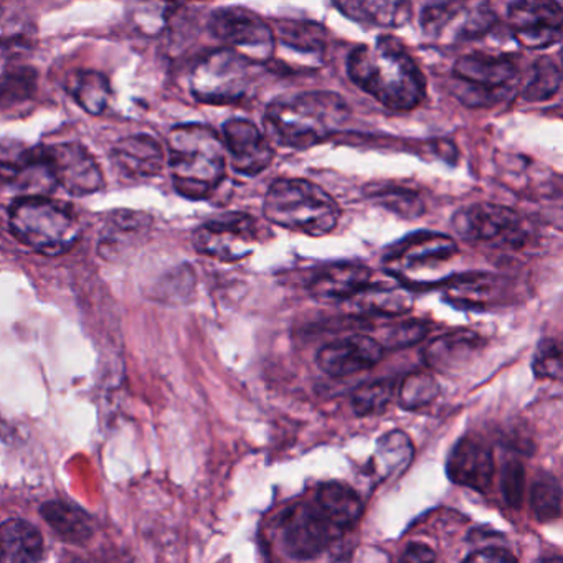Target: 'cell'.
Returning <instances> with one entry per match:
<instances>
[{"label": "cell", "instance_id": "cell-28", "mask_svg": "<svg viewBox=\"0 0 563 563\" xmlns=\"http://www.w3.org/2000/svg\"><path fill=\"white\" fill-rule=\"evenodd\" d=\"M41 514L47 520L48 526L65 542L81 545L93 536L90 517L84 510L70 506V504L62 503V500H51V503H45L42 506Z\"/></svg>", "mask_w": 563, "mask_h": 563}, {"label": "cell", "instance_id": "cell-40", "mask_svg": "<svg viewBox=\"0 0 563 563\" xmlns=\"http://www.w3.org/2000/svg\"><path fill=\"white\" fill-rule=\"evenodd\" d=\"M500 489L507 506L520 509L526 490V470L519 460L506 461L500 473Z\"/></svg>", "mask_w": 563, "mask_h": 563}, {"label": "cell", "instance_id": "cell-14", "mask_svg": "<svg viewBox=\"0 0 563 563\" xmlns=\"http://www.w3.org/2000/svg\"><path fill=\"white\" fill-rule=\"evenodd\" d=\"M509 24L514 37L530 51H542L562 38L563 9L559 2H514L509 5Z\"/></svg>", "mask_w": 563, "mask_h": 563}, {"label": "cell", "instance_id": "cell-5", "mask_svg": "<svg viewBox=\"0 0 563 563\" xmlns=\"http://www.w3.org/2000/svg\"><path fill=\"white\" fill-rule=\"evenodd\" d=\"M9 225L24 245L47 256L70 252L81 233L75 210L48 197L15 200L9 212Z\"/></svg>", "mask_w": 563, "mask_h": 563}, {"label": "cell", "instance_id": "cell-19", "mask_svg": "<svg viewBox=\"0 0 563 563\" xmlns=\"http://www.w3.org/2000/svg\"><path fill=\"white\" fill-rule=\"evenodd\" d=\"M446 471L448 477L454 484L486 493L496 473L493 451L483 441L470 437L461 438L451 450Z\"/></svg>", "mask_w": 563, "mask_h": 563}, {"label": "cell", "instance_id": "cell-8", "mask_svg": "<svg viewBox=\"0 0 563 563\" xmlns=\"http://www.w3.org/2000/svg\"><path fill=\"white\" fill-rule=\"evenodd\" d=\"M456 97L470 107H493L512 90L519 68L507 55L474 54L457 58L453 68Z\"/></svg>", "mask_w": 563, "mask_h": 563}, {"label": "cell", "instance_id": "cell-1", "mask_svg": "<svg viewBox=\"0 0 563 563\" xmlns=\"http://www.w3.org/2000/svg\"><path fill=\"white\" fill-rule=\"evenodd\" d=\"M347 74L351 81L388 110H415L427 97L420 67L391 35H380L372 45L355 47L349 55Z\"/></svg>", "mask_w": 563, "mask_h": 563}, {"label": "cell", "instance_id": "cell-15", "mask_svg": "<svg viewBox=\"0 0 563 563\" xmlns=\"http://www.w3.org/2000/svg\"><path fill=\"white\" fill-rule=\"evenodd\" d=\"M44 153L55 183L71 196H90L103 189V173L87 147L75 143L57 144L44 147Z\"/></svg>", "mask_w": 563, "mask_h": 563}, {"label": "cell", "instance_id": "cell-16", "mask_svg": "<svg viewBox=\"0 0 563 563\" xmlns=\"http://www.w3.org/2000/svg\"><path fill=\"white\" fill-rule=\"evenodd\" d=\"M223 146L230 156L233 170L243 176H258L275 159L272 141L249 120L233 118L223 124Z\"/></svg>", "mask_w": 563, "mask_h": 563}, {"label": "cell", "instance_id": "cell-4", "mask_svg": "<svg viewBox=\"0 0 563 563\" xmlns=\"http://www.w3.org/2000/svg\"><path fill=\"white\" fill-rule=\"evenodd\" d=\"M263 213L273 225L309 236H324L338 227L341 207L318 184L278 179L266 192Z\"/></svg>", "mask_w": 563, "mask_h": 563}, {"label": "cell", "instance_id": "cell-39", "mask_svg": "<svg viewBox=\"0 0 563 563\" xmlns=\"http://www.w3.org/2000/svg\"><path fill=\"white\" fill-rule=\"evenodd\" d=\"M430 332V325L424 321H404L390 325L385 331L384 342H380L384 349H404L418 344L423 341Z\"/></svg>", "mask_w": 563, "mask_h": 563}, {"label": "cell", "instance_id": "cell-26", "mask_svg": "<svg viewBox=\"0 0 563 563\" xmlns=\"http://www.w3.org/2000/svg\"><path fill=\"white\" fill-rule=\"evenodd\" d=\"M314 506L335 530L351 529L364 512L361 496L344 483L322 484L316 494Z\"/></svg>", "mask_w": 563, "mask_h": 563}, {"label": "cell", "instance_id": "cell-29", "mask_svg": "<svg viewBox=\"0 0 563 563\" xmlns=\"http://www.w3.org/2000/svg\"><path fill=\"white\" fill-rule=\"evenodd\" d=\"M415 448L408 434L394 430L377 441V453L374 457V473L380 479L397 476L407 470L413 460Z\"/></svg>", "mask_w": 563, "mask_h": 563}, {"label": "cell", "instance_id": "cell-11", "mask_svg": "<svg viewBox=\"0 0 563 563\" xmlns=\"http://www.w3.org/2000/svg\"><path fill=\"white\" fill-rule=\"evenodd\" d=\"M209 29L219 41L246 51L245 57L255 64L269 60L275 54V32L262 18L246 9H217L210 15Z\"/></svg>", "mask_w": 563, "mask_h": 563}, {"label": "cell", "instance_id": "cell-31", "mask_svg": "<svg viewBox=\"0 0 563 563\" xmlns=\"http://www.w3.org/2000/svg\"><path fill=\"white\" fill-rule=\"evenodd\" d=\"M70 93L87 113L95 117L107 110L111 97L107 77L98 71H78L71 78Z\"/></svg>", "mask_w": 563, "mask_h": 563}, {"label": "cell", "instance_id": "cell-12", "mask_svg": "<svg viewBox=\"0 0 563 563\" xmlns=\"http://www.w3.org/2000/svg\"><path fill=\"white\" fill-rule=\"evenodd\" d=\"M496 22V12L486 4L440 2L427 5L421 12V29L430 38H443L450 34L456 42L474 41L486 35Z\"/></svg>", "mask_w": 563, "mask_h": 563}, {"label": "cell", "instance_id": "cell-3", "mask_svg": "<svg viewBox=\"0 0 563 563\" xmlns=\"http://www.w3.org/2000/svg\"><path fill=\"white\" fill-rule=\"evenodd\" d=\"M174 187L189 200H206L225 179L227 151L212 128L180 124L167 136Z\"/></svg>", "mask_w": 563, "mask_h": 563}, {"label": "cell", "instance_id": "cell-20", "mask_svg": "<svg viewBox=\"0 0 563 563\" xmlns=\"http://www.w3.org/2000/svg\"><path fill=\"white\" fill-rule=\"evenodd\" d=\"M153 217L134 210H117L108 216L98 242V255L107 262H120L150 235Z\"/></svg>", "mask_w": 563, "mask_h": 563}, {"label": "cell", "instance_id": "cell-38", "mask_svg": "<svg viewBox=\"0 0 563 563\" xmlns=\"http://www.w3.org/2000/svg\"><path fill=\"white\" fill-rule=\"evenodd\" d=\"M29 159H31L29 147L14 141L0 140V184L15 186L27 167Z\"/></svg>", "mask_w": 563, "mask_h": 563}, {"label": "cell", "instance_id": "cell-30", "mask_svg": "<svg viewBox=\"0 0 563 563\" xmlns=\"http://www.w3.org/2000/svg\"><path fill=\"white\" fill-rule=\"evenodd\" d=\"M279 42L302 55H321L325 51L328 32L314 22L283 21L276 24Z\"/></svg>", "mask_w": 563, "mask_h": 563}, {"label": "cell", "instance_id": "cell-6", "mask_svg": "<svg viewBox=\"0 0 563 563\" xmlns=\"http://www.w3.org/2000/svg\"><path fill=\"white\" fill-rule=\"evenodd\" d=\"M451 236L438 232H415L388 246L384 265L401 286L410 289L434 286L446 279L444 268L457 256Z\"/></svg>", "mask_w": 563, "mask_h": 563}, {"label": "cell", "instance_id": "cell-23", "mask_svg": "<svg viewBox=\"0 0 563 563\" xmlns=\"http://www.w3.org/2000/svg\"><path fill=\"white\" fill-rule=\"evenodd\" d=\"M484 347V339L473 331H453L438 335L424 347L428 367L437 372H457L466 367Z\"/></svg>", "mask_w": 563, "mask_h": 563}, {"label": "cell", "instance_id": "cell-13", "mask_svg": "<svg viewBox=\"0 0 563 563\" xmlns=\"http://www.w3.org/2000/svg\"><path fill=\"white\" fill-rule=\"evenodd\" d=\"M285 552L292 559L309 560L328 549L338 536L314 504H299L283 516L279 523Z\"/></svg>", "mask_w": 563, "mask_h": 563}, {"label": "cell", "instance_id": "cell-41", "mask_svg": "<svg viewBox=\"0 0 563 563\" xmlns=\"http://www.w3.org/2000/svg\"><path fill=\"white\" fill-rule=\"evenodd\" d=\"M533 374L537 378H550L560 380L562 378V349L553 339H547L539 344L536 357H533Z\"/></svg>", "mask_w": 563, "mask_h": 563}, {"label": "cell", "instance_id": "cell-33", "mask_svg": "<svg viewBox=\"0 0 563 563\" xmlns=\"http://www.w3.org/2000/svg\"><path fill=\"white\" fill-rule=\"evenodd\" d=\"M562 85V71L559 65L549 57H542L532 67L529 80L523 88V100L530 103L550 100L555 97Z\"/></svg>", "mask_w": 563, "mask_h": 563}, {"label": "cell", "instance_id": "cell-24", "mask_svg": "<svg viewBox=\"0 0 563 563\" xmlns=\"http://www.w3.org/2000/svg\"><path fill=\"white\" fill-rule=\"evenodd\" d=\"M345 308L357 316H404L413 308V292L405 286L368 285L344 302Z\"/></svg>", "mask_w": 563, "mask_h": 563}, {"label": "cell", "instance_id": "cell-42", "mask_svg": "<svg viewBox=\"0 0 563 563\" xmlns=\"http://www.w3.org/2000/svg\"><path fill=\"white\" fill-rule=\"evenodd\" d=\"M463 563H517V560L507 550L487 547L467 555Z\"/></svg>", "mask_w": 563, "mask_h": 563}, {"label": "cell", "instance_id": "cell-17", "mask_svg": "<svg viewBox=\"0 0 563 563\" xmlns=\"http://www.w3.org/2000/svg\"><path fill=\"white\" fill-rule=\"evenodd\" d=\"M512 282L507 276L493 273L471 272L446 279L444 299L461 309L496 308L507 305L512 298Z\"/></svg>", "mask_w": 563, "mask_h": 563}, {"label": "cell", "instance_id": "cell-37", "mask_svg": "<svg viewBox=\"0 0 563 563\" xmlns=\"http://www.w3.org/2000/svg\"><path fill=\"white\" fill-rule=\"evenodd\" d=\"M374 197L382 206L405 219H417V217L423 216V202L418 194L411 192V190L385 187V189H377Z\"/></svg>", "mask_w": 563, "mask_h": 563}, {"label": "cell", "instance_id": "cell-10", "mask_svg": "<svg viewBox=\"0 0 563 563\" xmlns=\"http://www.w3.org/2000/svg\"><path fill=\"white\" fill-rule=\"evenodd\" d=\"M451 225L461 239L493 246H519L526 236L519 213L500 203L464 207L454 213Z\"/></svg>", "mask_w": 563, "mask_h": 563}, {"label": "cell", "instance_id": "cell-25", "mask_svg": "<svg viewBox=\"0 0 563 563\" xmlns=\"http://www.w3.org/2000/svg\"><path fill=\"white\" fill-rule=\"evenodd\" d=\"M44 555V539L34 523L22 519L0 526V563H38Z\"/></svg>", "mask_w": 563, "mask_h": 563}, {"label": "cell", "instance_id": "cell-32", "mask_svg": "<svg viewBox=\"0 0 563 563\" xmlns=\"http://www.w3.org/2000/svg\"><path fill=\"white\" fill-rule=\"evenodd\" d=\"M533 516L539 522L547 523L562 516V486L553 474L542 473L536 477L532 486Z\"/></svg>", "mask_w": 563, "mask_h": 563}, {"label": "cell", "instance_id": "cell-43", "mask_svg": "<svg viewBox=\"0 0 563 563\" xmlns=\"http://www.w3.org/2000/svg\"><path fill=\"white\" fill-rule=\"evenodd\" d=\"M400 563H438V556L427 543L411 542L401 553Z\"/></svg>", "mask_w": 563, "mask_h": 563}, {"label": "cell", "instance_id": "cell-2", "mask_svg": "<svg viewBox=\"0 0 563 563\" xmlns=\"http://www.w3.org/2000/svg\"><path fill=\"white\" fill-rule=\"evenodd\" d=\"M349 104L332 91L282 95L266 107L268 140L289 150H309L338 133L347 121Z\"/></svg>", "mask_w": 563, "mask_h": 563}, {"label": "cell", "instance_id": "cell-9", "mask_svg": "<svg viewBox=\"0 0 563 563\" xmlns=\"http://www.w3.org/2000/svg\"><path fill=\"white\" fill-rule=\"evenodd\" d=\"M262 240V227L250 213L229 212L203 223L196 235L197 252L220 262H239L252 253L253 245Z\"/></svg>", "mask_w": 563, "mask_h": 563}, {"label": "cell", "instance_id": "cell-21", "mask_svg": "<svg viewBox=\"0 0 563 563\" xmlns=\"http://www.w3.org/2000/svg\"><path fill=\"white\" fill-rule=\"evenodd\" d=\"M372 283V269L361 263H334L319 269L309 283L312 298L345 302Z\"/></svg>", "mask_w": 563, "mask_h": 563}, {"label": "cell", "instance_id": "cell-35", "mask_svg": "<svg viewBox=\"0 0 563 563\" xmlns=\"http://www.w3.org/2000/svg\"><path fill=\"white\" fill-rule=\"evenodd\" d=\"M395 384L390 378L371 382L355 388L352 395V408L358 417H372L387 410L394 397Z\"/></svg>", "mask_w": 563, "mask_h": 563}, {"label": "cell", "instance_id": "cell-44", "mask_svg": "<svg viewBox=\"0 0 563 563\" xmlns=\"http://www.w3.org/2000/svg\"><path fill=\"white\" fill-rule=\"evenodd\" d=\"M542 563H562L560 556H550V559L542 560Z\"/></svg>", "mask_w": 563, "mask_h": 563}, {"label": "cell", "instance_id": "cell-34", "mask_svg": "<svg viewBox=\"0 0 563 563\" xmlns=\"http://www.w3.org/2000/svg\"><path fill=\"white\" fill-rule=\"evenodd\" d=\"M440 385L428 372H413L407 375L398 388V400L405 410H418L437 400Z\"/></svg>", "mask_w": 563, "mask_h": 563}, {"label": "cell", "instance_id": "cell-18", "mask_svg": "<svg viewBox=\"0 0 563 563\" xmlns=\"http://www.w3.org/2000/svg\"><path fill=\"white\" fill-rule=\"evenodd\" d=\"M380 341L365 334L347 335L318 352V367L329 377L344 378L375 367L384 357Z\"/></svg>", "mask_w": 563, "mask_h": 563}, {"label": "cell", "instance_id": "cell-7", "mask_svg": "<svg viewBox=\"0 0 563 563\" xmlns=\"http://www.w3.org/2000/svg\"><path fill=\"white\" fill-rule=\"evenodd\" d=\"M258 64L233 48L203 55L190 74V90L197 101L213 107L242 103L252 93Z\"/></svg>", "mask_w": 563, "mask_h": 563}, {"label": "cell", "instance_id": "cell-27", "mask_svg": "<svg viewBox=\"0 0 563 563\" xmlns=\"http://www.w3.org/2000/svg\"><path fill=\"white\" fill-rule=\"evenodd\" d=\"M335 8L342 14L351 18L352 21L365 25H375V27L400 29L401 25L408 24L411 19L410 2L349 0V2H338Z\"/></svg>", "mask_w": 563, "mask_h": 563}, {"label": "cell", "instance_id": "cell-36", "mask_svg": "<svg viewBox=\"0 0 563 563\" xmlns=\"http://www.w3.org/2000/svg\"><path fill=\"white\" fill-rule=\"evenodd\" d=\"M37 75L31 68H15L0 84V104H18L32 98Z\"/></svg>", "mask_w": 563, "mask_h": 563}, {"label": "cell", "instance_id": "cell-22", "mask_svg": "<svg viewBox=\"0 0 563 563\" xmlns=\"http://www.w3.org/2000/svg\"><path fill=\"white\" fill-rule=\"evenodd\" d=\"M114 166L131 179H151L164 167V151L154 137L136 134L118 141L111 151Z\"/></svg>", "mask_w": 563, "mask_h": 563}]
</instances>
